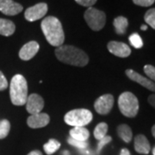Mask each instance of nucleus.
I'll list each match as a JSON object with an SVG mask.
<instances>
[{
	"label": "nucleus",
	"instance_id": "nucleus-1",
	"mask_svg": "<svg viewBox=\"0 0 155 155\" xmlns=\"http://www.w3.org/2000/svg\"><path fill=\"white\" fill-rule=\"evenodd\" d=\"M55 55L61 62L75 67H84L89 62L88 55L83 50L70 45H62L57 48Z\"/></svg>",
	"mask_w": 155,
	"mask_h": 155
},
{
	"label": "nucleus",
	"instance_id": "nucleus-2",
	"mask_svg": "<svg viewBox=\"0 0 155 155\" xmlns=\"http://www.w3.org/2000/svg\"><path fill=\"white\" fill-rule=\"evenodd\" d=\"M41 30L44 34L48 42L54 47H61L64 43L65 35L62 24L58 18L48 17L41 22Z\"/></svg>",
	"mask_w": 155,
	"mask_h": 155
},
{
	"label": "nucleus",
	"instance_id": "nucleus-3",
	"mask_svg": "<svg viewBox=\"0 0 155 155\" xmlns=\"http://www.w3.org/2000/svg\"><path fill=\"white\" fill-rule=\"evenodd\" d=\"M10 96L14 105H24L28 99V84L22 75L17 74L12 78L10 84Z\"/></svg>",
	"mask_w": 155,
	"mask_h": 155
},
{
	"label": "nucleus",
	"instance_id": "nucleus-4",
	"mask_svg": "<svg viewBox=\"0 0 155 155\" xmlns=\"http://www.w3.org/2000/svg\"><path fill=\"white\" fill-rule=\"evenodd\" d=\"M118 107L123 116L134 117L139 111L138 98L129 91H125L120 95L118 99Z\"/></svg>",
	"mask_w": 155,
	"mask_h": 155
},
{
	"label": "nucleus",
	"instance_id": "nucleus-5",
	"mask_svg": "<svg viewBox=\"0 0 155 155\" xmlns=\"http://www.w3.org/2000/svg\"><path fill=\"white\" fill-rule=\"evenodd\" d=\"M93 115L88 110L77 109L67 112L64 117L65 122L72 127H84L92 121Z\"/></svg>",
	"mask_w": 155,
	"mask_h": 155
},
{
	"label": "nucleus",
	"instance_id": "nucleus-6",
	"mask_svg": "<svg viewBox=\"0 0 155 155\" xmlns=\"http://www.w3.org/2000/svg\"><path fill=\"white\" fill-rule=\"evenodd\" d=\"M84 17L89 27L94 31H99L105 25V13L93 7H89L84 12Z\"/></svg>",
	"mask_w": 155,
	"mask_h": 155
},
{
	"label": "nucleus",
	"instance_id": "nucleus-7",
	"mask_svg": "<svg viewBox=\"0 0 155 155\" xmlns=\"http://www.w3.org/2000/svg\"><path fill=\"white\" fill-rule=\"evenodd\" d=\"M48 12V5L45 3H39L35 5L31 6L28 8L25 13L24 17L25 19L28 22H35L44 17Z\"/></svg>",
	"mask_w": 155,
	"mask_h": 155
},
{
	"label": "nucleus",
	"instance_id": "nucleus-8",
	"mask_svg": "<svg viewBox=\"0 0 155 155\" xmlns=\"http://www.w3.org/2000/svg\"><path fill=\"white\" fill-rule=\"evenodd\" d=\"M114 105V97L110 94H105L101 96L96 100L94 108L96 111L100 115L109 114Z\"/></svg>",
	"mask_w": 155,
	"mask_h": 155
},
{
	"label": "nucleus",
	"instance_id": "nucleus-9",
	"mask_svg": "<svg viewBox=\"0 0 155 155\" xmlns=\"http://www.w3.org/2000/svg\"><path fill=\"white\" fill-rule=\"evenodd\" d=\"M26 109L30 115L41 113L44 108V100L38 94H31L28 97L26 102Z\"/></svg>",
	"mask_w": 155,
	"mask_h": 155
},
{
	"label": "nucleus",
	"instance_id": "nucleus-10",
	"mask_svg": "<svg viewBox=\"0 0 155 155\" xmlns=\"http://www.w3.org/2000/svg\"><path fill=\"white\" fill-rule=\"evenodd\" d=\"M125 72H126V75L128 77V78H130L131 80L142 85L143 87L151 91L155 92V83L153 82L152 80H150L148 78H146L140 75V73L134 72L132 69H127Z\"/></svg>",
	"mask_w": 155,
	"mask_h": 155
},
{
	"label": "nucleus",
	"instance_id": "nucleus-11",
	"mask_svg": "<svg viewBox=\"0 0 155 155\" xmlns=\"http://www.w3.org/2000/svg\"><path fill=\"white\" fill-rule=\"evenodd\" d=\"M108 49L112 54L120 57V58H126L128 57L131 54V49L127 44L112 41L108 43Z\"/></svg>",
	"mask_w": 155,
	"mask_h": 155
},
{
	"label": "nucleus",
	"instance_id": "nucleus-12",
	"mask_svg": "<svg viewBox=\"0 0 155 155\" xmlns=\"http://www.w3.org/2000/svg\"><path fill=\"white\" fill-rule=\"evenodd\" d=\"M23 7L13 0H0V11L7 16H15L22 11Z\"/></svg>",
	"mask_w": 155,
	"mask_h": 155
},
{
	"label": "nucleus",
	"instance_id": "nucleus-13",
	"mask_svg": "<svg viewBox=\"0 0 155 155\" xmlns=\"http://www.w3.org/2000/svg\"><path fill=\"white\" fill-rule=\"evenodd\" d=\"M50 122V117L46 113H38L35 115H30L28 116L27 123L31 128H40L46 127Z\"/></svg>",
	"mask_w": 155,
	"mask_h": 155
},
{
	"label": "nucleus",
	"instance_id": "nucleus-14",
	"mask_svg": "<svg viewBox=\"0 0 155 155\" xmlns=\"http://www.w3.org/2000/svg\"><path fill=\"white\" fill-rule=\"evenodd\" d=\"M39 48L40 47L36 41H29L22 46L19 51V57L22 61H29L38 53Z\"/></svg>",
	"mask_w": 155,
	"mask_h": 155
},
{
	"label": "nucleus",
	"instance_id": "nucleus-15",
	"mask_svg": "<svg viewBox=\"0 0 155 155\" xmlns=\"http://www.w3.org/2000/svg\"><path fill=\"white\" fill-rule=\"evenodd\" d=\"M134 149L141 154H148L151 149L150 143L147 137L143 134H138L134 138Z\"/></svg>",
	"mask_w": 155,
	"mask_h": 155
},
{
	"label": "nucleus",
	"instance_id": "nucleus-16",
	"mask_svg": "<svg viewBox=\"0 0 155 155\" xmlns=\"http://www.w3.org/2000/svg\"><path fill=\"white\" fill-rule=\"evenodd\" d=\"M69 134L71 138L80 141H87L90 136L89 130L84 127H73V128L70 130Z\"/></svg>",
	"mask_w": 155,
	"mask_h": 155
},
{
	"label": "nucleus",
	"instance_id": "nucleus-17",
	"mask_svg": "<svg viewBox=\"0 0 155 155\" xmlns=\"http://www.w3.org/2000/svg\"><path fill=\"white\" fill-rule=\"evenodd\" d=\"M16 30L14 22L11 20L0 18V35L4 36H11Z\"/></svg>",
	"mask_w": 155,
	"mask_h": 155
},
{
	"label": "nucleus",
	"instance_id": "nucleus-18",
	"mask_svg": "<svg viewBox=\"0 0 155 155\" xmlns=\"http://www.w3.org/2000/svg\"><path fill=\"white\" fill-rule=\"evenodd\" d=\"M117 134L119 137L126 143H128L131 141L133 138V133L130 127L127 124H122L117 127Z\"/></svg>",
	"mask_w": 155,
	"mask_h": 155
},
{
	"label": "nucleus",
	"instance_id": "nucleus-19",
	"mask_svg": "<svg viewBox=\"0 0 155 155\" xmlns=\"http://www.w3.org/2000/svg\"><path fill=\"white\" fill-rule=\"evenodd\" d=\"M114 27L116 29V34L118 35H124L127 31V25H128V21L126 17H117L115 18L114 22Z\"/></svg>",
	"mask_w": 155,
	"mask_h": 155
},
{
	"label": "nucleus",
	"instance_id": "nucleus-20",
	"mask_svg": "<svg viewBox=\"0 0 155 155\" xmlns=\"http://www.w3.org/2000/svg\"><path fill=\"white\" fill-rule=\"evenodd\" d=\"M61 147V143L54 139H50L48 143L43 146V149L48 155L54 154Z\"/></svg>",
	"mask_w": 155,
	"mask_h": 155
},
{
	"label": "nucleus",
	"instance_id": "nucleus-21",
	"mask_svg": "<svg viewBox=\"0 0 155 155\" xmlns=\"http://www.w3.org/2000/svg\"><path fill=\"white\" fill-rule=\"evenodd\" d=\"M108 132V125L105 122H101L97 125L94 129V137L97 140H99L107 135Z\"/></svg>",
	"mask_w": 155,
	"mask_h": 155
},
{
	"label": "nucleus",
	"instance_id": "nucleus-22",
	"mask_svg": "<svg viewBox=\"0 0 155 155\" xmlns=\"http://www.w3.org/2000/svg\"><path fill=\"white\" fill-rule=\"evenodd\" d=\"M11 130V123L8 120L4 119L0 122V140L5 139Z\"/></svg>",
	"mask_w": 155,
	"mask_h": 155
},
{
	"label": "nucleus",
	"instance_id": "nucleus-23",
	"mask_svg": "<svg viewBox=\"0 0 155 155\" xmlns=\"http://www.w3.org/2000/svg\"><path fill=\"white\" fill-rule=\"evenodd\" d=\"M145 22H147L149 26L155 29V8L150 9L146 12L144 16Z\"/></svg>",
	"mask_w": 155,
	"mask_h": 155
},
{
	"label": "nucleus",
	"instance_id": "nucleus-24",
	"mask_svg": "<svg viewBox=\"0 0 155 155\" xmlns=\"http://www.w3.org/2000/svg\"><path fill=\"white\" fill-rule=\"evenodd\" d=\"M129 41H130V44L132 45L134 48H137V49L142 48V46H143L142 39H141V37L137 33L132 34L129 36Z\"/></svg>",
	"mask_w": 155,
	"mask_h": 155
},
{
	"label": "nucleus",
	"instance_id": "nucleus-25",
	"mask_svg": "<svg viewBox=\"0 0 155 155\" xmlns=\"http://www.w3.org/2000/svg\"><path fill=\"white\" fill-rule=\"evenodd\" d=\"M68 143L70 145H72L73 147H77L78 149H85L87 147H88V143L87 141H80V140H76L74 139L70 138L67 140Z\"/></svg>",
	"mask_w": 155,
	"mask_h": 155
},
{
	"label": "nucleus",
	"instance_id": "nucleus-26",
	"mask_svg": "<svg viewBox=\"0 0 155 155\" xmlns=\"http://www.w3.org/2000/svg\"><path fill=\"white\" fill-rule=\"evenodd\" d=\"M144 72L150 80L155 83V67L152 65H146L144 67Z\"/></svg>",
	"mask_w": 155,
	"mask_h": 155
},
{
	"label": "nucleus",
	"instance_id": "nucleus-27",
	"mask_svg": "<svg viewBox=\"0 0 155 155\" xmlns=\"http://www.w3.org/2000/svg\"><path fill=\"white\" fill-rule=\"evenodd\" d=\"M111 138L110 136H109V135H106L105 137H104L103 139H101L98 140V144H97V153H99L100 152H101V150L103 149V147L107 145L108 143H110L111 141Z\"/></svg>",
	"mask_w": 155,
	"mask_h": 155
},
{
	"label": "nucleus",
	"instance_id": "nucleus-28",
	"mask_svg": "<svg viewBox=\"0 0 155 155\" xmlns=\"http://www.w3.org/2000/svg\"><path fill=\"white\" fill-rule=\"evenodd\" d=\"M155 0H133V3L134 5L142 7H148L153 5Z\"/></svg>",
	"mask_w": 155,
	"mask_h": 155
},
{
	"label": "nucleus",
	"instance_id": "nucleus-29",
	"mask_svg": "<svg viewBox=\"0 0 155 155\" xmlns=\"http://www.w3.org/2000/svg\"><path fill=\"white\" fill-rule=\"evenodd\" d=\"M7 87H8L7 79L5 77V75L3 74V72L0 71V91H5Z\"/></svg>",
	"mask_w": 155,
	"mask_h": 155
},
{
	"label": "nucleus",
	"instance_id": "nucleus-30",
	"mask_svg": "<svg viewBox=\"0 0 155 155\" xmlns=\"http://www.w3.org/2000/svg\"><path fill=\"white\" fill-rule=\"evenodd\" d=\"M75 1L78 5L85 7H91L97 2V0H75Z\"/></svg>",
	"mask_w": 155,
	"mask_h": 155
},
{
	"label": "nucleus",
	"instance_id": "nucleus-31",
	"mask_svg": "<svg viewBox=\"0 0 155 155\" xmlns=\"http://www.w3.org/2000/svg\"><path fill=\"white\" fill-rule=\"evenodd\" d=\"M148 103L153 108H155V94L150 95L149 97H148Z\"/></svg>",
	"mask_w": 155,
	"mask_h": 155
},
{
	"label": "nucleus",
	"instance_id": "nucleus-32",
	"mask_svg": "<svg viewBox=\"0 0 155 155\" xmlns=\"http://www.w3.org/2000/svg\"><path fill=\"white\" fill-rule=\"evenodd\" d=\"M120 155H130V153H129V151L127 148H123V149L121 150Z\"/></svg>",
	"mask_w": 155,
	"mask_h": 155
},
{
	"label": "nucleus",
	"instance_id": "nucleus-33",
	"mask_svg": "<svg viewBox=\"0 0 155 155\" xmlns=\"http://www.w3.org/2000/svg\"><path fill=\"white\" fill-rule=\"evenodd\" d=\"M27 155H42V153H41V152H40L38 150H35V151L30 152V153Z\"/></svg>",
	"mask_w": 155,
	"mask_h": 155
},
{
	"label": "nucleus",
	"instance_id": "nucleus-34",
	"mask_svg": "<svg viewBox=\"0 0 155 155\" xmlns=\"http://www.w3.org/2000/svg\"><path fill=\"white\" fill-rule=\"evenodd\" d=\"M152 134H153V136L155 138V125H153L152 127Z\"/></svg>",
	"mask_w": 155,
	"mask_h": 155
},
{
	"label": "nucleus",
	"instance_id": "nucleus-35",
	"mask_svg": "<svg viewBox=\"0 0 155 155\" xmlns=\"http://www.w3.org/2000/svg\"><path fill=\"white\" fill-rule=\"evenodd\" d=\"M140 28H141L142 30H147V25H142Z\"/></svg>",
	"mask_w": 155,
	"mask_h": 155
},
{
	"label": "nucleus",
	"instance_id": "nucleus-36",
	"mask_svg": "<svg viewBox=\"0 0 155 155\" xmlns=\"http://www.w3.org/2000/svg\"><path fill=\"white\" fill-rule=\"evenodd\" d=\"M153 155H155V147H153Z\"/></svg>",
	"mask_w": 155,
	"mask_h": 155
}]
</instances>
